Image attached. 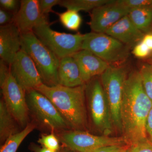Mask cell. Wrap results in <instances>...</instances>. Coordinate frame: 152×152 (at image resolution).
<instances>
[{
    "label": "cell",
    "mask_w": 152,
    "mask_h": 152,
    "mask_svg": "<svg viewBox=\"0 0 152 152\" xmlns=\"http://www.w3.org/2000/svg\"><path fill=\"white\" fill-rule=\"evenodd\" d=\"M152 102L145 92L139 71L128 73L121 110L123 138L129 145L148 140L146 123Z\"/></svg>",
    "instance_id": "obj_1"
},
{
    "label": "cell",
    "mask_w": 152,
    "mask_h": 152,
    "mask_svg": "<svg viewBox=\"0 0 152 152\" xmlns=\"http://www.w3.org/2000/svg\"><path fill=\"white\" fill-rule=\"evenodd\" d=\"M86 84L70 88L60 85L49 86L42 83L35 90L53 103L71 130L86 131Z\"/></svg>",
    "instance_id": "obj_2"
},
{
    "label": "cell",
    "mask_w": 152,
    "mask_h": 152,
    "mask_svg": "<svg viewBox=\"0 0 152 152\" xmlns=\"http://www.w3.org/2000/svg\"><path fill=\"white\" fill-rule=\"evenodd\" d=\"M21 49L33 60L43 83L49 86L59 85L58 72L60 59L33 32L21 34Z\"/></svg>",
    "instance_id": "obj_3"
},
{
    "label": "cell",
    "mask_w": 152,
    "mask_h": 152,
    "mask_svg": "<svg viewBox=\"0 0 152 152\" xmlns=\"http://www.w3.org/2000/svg\"><path fill=\"white\" fill-rule=\"evenodd\" d=\"M30 115L37 127L57 134L71 129L53 103L35 89L26 91Z\"/></svg>",
    "instance_id": "obj_4"
},
{
    "label": "cell",
    "mask_w": 152,
    "mask_h": 152,
    "mask_svg": "<svg viewBox=\"0 0 152 152\" xmlns=\"http://www.w3.org/2000/svg\"><path fill=\"white\" fill-rule=\"evenodd\" d=\"M38 39L60 59L82 50L85 34L59 32L52 29L48 17H44L33 31Z\"/></svg>",
    "instance_id": "obj_5"
},
{
    "label": "cell",
    "mask_w": 152,
    "mask_h": 152,
    "mask_svg": "<svg viewBox=\"0 0 152 152\" xmlns=\"http://www.w3.org/2000/svg\"><path fill=\"white\" fill-rule=\"evenodd\" d=\"M128 74L127 69L125 66L110 65L100 78L108 104L113 125L121 132V107Z\"/></svg>",
    "instance_id": "obj_6"
},
{
    "label": "cell",
    "mask_w": 152,
    "mask_h": 152,
    "mask_svg": "<svg viewBox=\"0 0 152 152\" xmlns=\"http://www.w3.org/2000/svg\"><path fill=\"white\" fill-rule=\"evenodd\" d=\"M130 48L105 33L85 34L82 49L91 52L110 65H121L129 57Z\"/></svg>",
    "instance_id": "obj_7"
},
{
    "label": "cell",
    "mask_w": 152,
    "mask_h": 152,
    "mask_svg": "<svg viewBox=\"0 0 152 152\" xmlns=\"http://www.w3.org/2000/svg\"><path fill=\"white\" fill-rule=\"evenodd\" d=\"M86 86V98L93 125L104 135L109 136L113 125L100 80L95 77Z\"/></svg>",
    "instance_id": "obj_8"
},
{
    "label": "cell",
    "mask_w": 152,
    "mask_h": 152,
    "mask_svg": "<svg viewBox=\"0 0 152 152\" xmlns=\"http://www.w3.org/2000/svg\"><path fill=\"white\" fill-rule=\"evenodd\" d=\"M56 135L62 145L76 152H89L107 146L127 145L123 137L95 135L87 131L70 130Z\"/></svg>",
    "instance_id": "obj_9"
},
{
    "label": "cell",
    "mask_w": 152,
    "mask_h": 152,
    "mask_svg": "<svg viewBox=\"0 0 152 152\" xmlns=\"http://www.w3.org/2000/svg\"><path fill=\"white\" fill-rule=\"evenodd\" d=\"M1 88L2 99L7 107L23 129L31 123L26 90L11 73Z\"/></svg>",
    "instance_id": "obj_10"
},
{
    "label": "cell",
    "mask_w": 152,
    "mask_h": 152,
    "mask_svg": "<svg viewBox=\"0 0 152 152\" xmlns=\"http://www.w3.org/2000/svg\"><path fill=\"white\" fill-rule=\"evenodd\" d=\"M10 69L14 78L26 91L36 89L43 83L33 60L22 49L10 65Z\"/></svg>",
    "instance_id": "obj_11"
},
{
    "label": "cell",
    "mask_w": 152,
    "mask_h": 152,
    "mask_svg": "<svg viewBox=\"0 0 152 152\" xmlns=\"http://www.w3.org/2000/svg\"><path fill=\"white\" fill-rule=\"evenodd\" d=\"M129 12L119 3L118 0H111L91 12L89 25L92 32L105 33L120 19L128 15Z\"/></svg>",
    "instance_id": "obj_12"
},
{
    "label": "cell",
    "mask_w": 152,
    "mask_h": 152,
    "mask_svg": "<svg viewBox=\"0 0 152 152\" xmlns=\"http://www.w3.org/2000/svg\"><path fill=\"white\" fill-rule=\"evenodd\" d=\"M21 50V33L14 23L0 26L1 59L10 65Z\"/></svg>",
    "instance_id": "obj_13"
},
{
    "label": "cell",
    "mask_w": 152,
    "mask_h": 152,
    "mask_svg": "<svg viewBox=\"0 0 152 152\" xmlns=\"http://www.w3.org/2000/svg\"><path fill=\"white\" fill-rule=\"evenodd\" d=\"M72 56L75 60L85 83L100 76L110 65L91 52L82 49Z\"/></svg>",
    "instance_id": "obj_14"
},
{
    "label": "cell",
    "mask_w": 152,
    "mask_h": 152,
    "mask_svg": "<svg viewBox=\"0 0 152 152\" xmlns=\"http://www.w3.org/2000/svg\"><path fill=\"white\" fill-rule=\"evenodd\" d=\"M44 17L41 13L39 0H22L13 23L21 34L31 32Z\"/></svg>",
    "instance_id": "obj_15"
},
{
    "label": "cell",
    "mask_w": 152,
    "mask_h": 152,
    "mask_svg": "<svg viewBox=\"0 0 152 152\" xmlns=\"http://www.w3.org/2000/svg\"><path fill=\"white\" fill-rule=\"evenodd\" d=\"M105 34L130 48L140 42L145 35L136 27L128 15L113 25Z\"/></svg>",
    "instance_id": "obj_16"
},
{
    "label": "cell",
    "mask_w": 152,
    "mask_h": 152,
    "mask_svg": "<svg viewBox=\"0 0 152 152\" xmlns=\"http://www.w3.org/2000/svg\"><path fill=\"white\" fill-rule=\"evenodd\" d=\"M58 74L59 85L61 86L73 88L86 84L78 66L72 56L60 59Z\"/></svg>",
    "instance_id": "obj_17"
},
{
    "label": "cell",
    "mask_w": 152,
    "mask_h": 152,
    "mask_svg": "<svg viewBox=\"0 0 152 152\" xmlns=\"http://www.w3.org/2000/svg\"><path fill=\"white\" fill-rule=\"evenodd\" d=\"M16 120L7 107L2 98L0 101V142L2 145L11 136L22 130Z\"/></svg>",
    "instance_id": "obj_18"
},
{
    "label": "cell",
    "mask_w": 152,
    "mask_h": 152,
    "mask_svg": "<svg viewBox=\"0 0 152 152\" xmlns=\"http://www.w3.org/2000/svg\"><path fill=\"white\" fill-rule=\"evenodd\" d=\"M128 15L138 29L145 34L150 32L152 25V7L132 10Z\"/></svg>",
    "instance_id": "obj_19"
},
{
    "label": "cell",
    "mask_w": 152,
    "mask_h": 152,
    "mask_svg": "<svg viewBox=\"0 0 152 152\" xmlns=\"http://www.w3.org/2000/svg\"><path fill=\"white\" fill-rule=\"evenodd\" d=\"M37 127L34 123H30L20 132L7 139L1 146L0 152H17L23 141Z\"/></svg>",
    "instance_id": "obj_20"
},
{
    "label": "cell",
    "mask_w": 152,
    "mask_h": 152,
    "mask_svg": "<svg viewBox=\"0 0 152 152\" xmlns=\"http://www.w3.org/2000/svg\"><path fill=\"white\" fill-rule=\"evenodd\" d=\"M111 0H61L59 5L67 10L79 12H91L94 9L110 2Z\"/></svg>",
    "instance_id": "obj_21"
},
{
    "label": "cell",
    "mask_w": 152,
    "mask_h": 152,
    "mask_svg": "<svg viewBox=\"0 0 152 152\" xmlns=\"http://www.w3.org/2000/svg\"><path fill=\"white\" fill-rule=\"evenodd\" d=\"M63 26L69 31H77L80 27L82 18L78 12L67 10L62 13H56Z\"/></svg>",
    "instance_id": "obj_22"
},
{
    "label": "cell",
    "mask_w": 152,
    "mask_h": 152,
    "mask_svg": "<svg viewBox=\"0 0 152 152\" xmlns=\"http://www.w3.org/2000/svg\"><path fill=\"white\" fill-rule=\"evenodd\" d=\"M139 71L144 91L152 102V65L144 63Z\"/></svg>",
    "instance_id": "obj_23"
},
{
    "label": "cell",
    "mask_w": 152,
    "mask_h": 152,
    "mask_svg": "<svg viewBox=\"0 0 152 152\" xmlns=\"http://www.w3.org/2000/svg\"><path fill=\"white\" fill-rule=\"evenodd\" d=\"M37 142L41 146L55 152H58L61 147L58 137L54 133L42 134Z\"/></svg>",
    "instance_id": "obj_24"
},
{
    "label": "cell",
    "mask_w": 152,
    "mask_h": 152,
    "mask_svg": "<svg viewBox=\"0 0 152 152\" xmlns=\"http://www.w3.org/2000/svg\"><path fill=\"white\" fill-rule=\"evenodd\" d=\"M119 3L130 11L135 9L152 7V0H118Z\"/></svg>",
    "instance_id": "obj_25"
},
{
    "label": "cell",
    "mask_w": 152,
    "mask_h": 152,
    "mask_svg": "<svg viewBox=\"0 0 152 152\" xmlns=\"http://www.w3.org/2000/svg\"><path fill=\"white\" fill-rule=\"evenodd\" d=\"M151 51L142 40L134 47L132 53L139 58L144 59L149 56L151 54Z\"/></svg>",
    "instance_id": "obj_26"
},
{
    "label": "cell",
    "mask_w": 152,
    "mask_h": 152,
    "mask_svg": "<svg viewBox=\"0 0 152 152\" xmlns=\"http://www.w3.org/2000/svg\"><path fill=\"white\" fill-rule=\"evenodd\" d=\"M61 0H39L40 10L42 15L48 17L50 12H53V7L59 4Z\"/></svg>",
    "instance_id": "obj_27"
},
{
    "label": "cell",
    "mask_w": 152,
    "mask_h": 152,
    "mask_svg": "<svg viewBox=\"0 0 152 152\" xmlns=\"http://www.w3.org/2000/svg\"><path fill=\"white\" fill-rule=\"evenodd\" d=\"M0 5L1 8L9 11L15 15L18 12L20 8V1L18 0H1Z\"/></svg>",
    "instance_id": "obj_28"
},
{
    "label": "cell",
    "mask_w": 152,
    "mask_h": 152,
    "mask_svg": "<svg viewBox=\"0 0 152 152\" xmlns=\"http://www.w3.org/2000/svg\"><path fill=\"white\" fill-rule=\"evenodd\" d=\"M129 152H152V143L148 139L131 146Z\"/></svg>",
    "instance_id": "obj_29"
},
{
    "label": "cell",
    "mask_w": 152,
    "mask_h": 152,
    "mask_svg": "<svg viewBox=\"0 0 152 152\" xmlns=\"http://www.w3.org/2000/svg\"><path fill=\"white\" fill-rule=\"evenodd\" d=\"M10 73V66L3 60H0V86L4 83Z\"/></svg>",
    "instance_id": "obj_30"
},
{
    "label": "cell",
    "mask_w": 152,
    "mask_h": 152,
    "mask_svg": "<svg viewBox=\"0 0 152 152\" xmlns=\"http://www.w3.org/2000/svg\"><path fill=\"white\" fill-rule=\"evenodd\" d=\"M15 15L2 8L0 9V25L1 26L13 23Z\"/></svg>",
    "instance_id": "obj_31"
},
{
    "label": "cell",
    "mask_w": 152,
    "mask_h": 152,
    "mask_svg": "<svg viewBox=\"0 0 152 152\" xmlns=\"http://www.w3.org/2000/svg\"><path fill=\"white\" fill-rule=\"evenodd\" d=\"M129 145H110L99 148L94 150V152H121Z\"/></svg>",
    "instance_id": "obj_32"
},
{
    "label": "cell",
    "mask_w": 152,
    "mask_h": 152,
    "mask_svg": "<svg viewBox=\"0 0 152 152\" xmlns=\"http://www.w3.org/2000/svg\"><path fill=\"white\" fill-rule=\"evenodd\" d=\"M146 131L148 138L152 143V107L147 118L146 123Z\"/></svg>",
    "instance_id": "obj_33"
},
{
    "label": "cell",
    "mask_w": 152,
    "mask_h": 152,
    "mask_svg": "<svg viewBox=\"0 0 152 152\" xmlns=\"http://www.w3.org/2000/svg\"><path fill=\"white\" fill-rule=\"evenodd\" d=\"M29 148L33 152H57L48 149L46 148H44L41 146H39L34 143L30 144Z\"/></svg>",
    "instance_id": "obj_34"
},
{
    "label": "cell",
    "mask_w": 152,
    "mask_h": 152,
    "mask_svg": "<svg viewBox=\"0 0 152 152\" xmlns=\"http://www.w3.org/2000/svg\"><path fill=\"white\" fill-rule=\"evenodd\" d=\"M142 41L146 45L152 52V32L145 34Z\"/></svg>",
    "instance_id": "obj_35"
},
{
    "label": "cell",
    "mask_w": 152,
    "mask_h": 152,
    "mask_svg": "<svg viewBox=\"0 0 152 152\" xmlns=\"http://www.w3.org/2000/svg\"><path fill=\"white\" fill-rule=\"evenodd\" d=\"M58 152H76L74 151H72V150L69 149L61 145V149Z\"/></svg>",
    "instance_id": "obj_36"
},
{
    "label": "cell",
    "mask_w": 152,
    "mask_h": 152,
    "mask_svg": "<svg viewBox=\"0 0 152 152\" xmlns=\"http://www.w3.org/2000/svg\"><path fill=\"white\" fill-rule=\"evenodd\" d=\"M131 146L129 145L126 148H125L122 151H121V152H129V151L130 148Z\"/></svg>",
    "instance_id": "obj_37"
},
{
    "label": "cell",
    "mask_w": 152,
    "mask_h": 152,
    "mask_svg": "<svg viewBox=\"0 0 152 152\" xmlns=\"http://www.w3.org/2000/svg\"><path fill=\"white\" fill-rule=\"evenodd\" d=\"M149 61L150 63H149V64L152 65V53L151 54L150 56L149 60Z\"/></svg>",
    "instance_id": "obj_38"
},
{
    "label": "cell",
    "mask_w": 152,
    "mask_h": 152,
    "mask_svg": "<svg viewBox=\"0 0 152 152\" xmlns=\"http://www.w3.org/2000/svg\"><path fill=\"white\" fill-rule=\"evenodd\" d=\"M88 152H94V151H91Z\"/></svg>",
    "instance_id": "obj_39"
}]
</instances>
